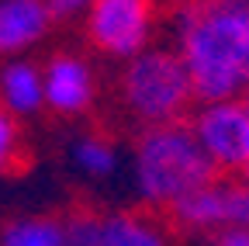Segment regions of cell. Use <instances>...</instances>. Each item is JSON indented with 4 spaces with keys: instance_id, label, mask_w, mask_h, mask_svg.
<instances>
[{
    "instance_id": "obj_14",
    "label": "cell",
    "mask_w": 249,
    "mask_h": 246,
    "mask_svg": "<svg viewBox=\"0 0 249 246\" xmlns=\"http://www.w3.org/2000/svg\"><path fill=\"white\" fill-rule=\"evenodd\" d=\"M52 18L59 21H66V18H76V14H87V7L93 4V0H45Z\"/></svg>"
},
{
    "instance_id": "obj_13",
    "label": "cell",
    "mask_w": 249,
    "mask_h": 246,
    "mask_svg": "<svg viewBox=\"0 0 249 246\" xmlns=\"http://www.w3.org/2000/svg\"><path fill=\"white\" fill-rule=\"evenodd\" d=\"M24 160V146H21V129L14 114L0 108V170H14Z\"/></svg>"
},
{
    "instance_id": "obj_9",
    "label": "cell",
    "mask_w": 249,
    "mask_h": 246,
    "mask_svg": "<svg viewBox=\"0 0 249 246\" xmlns=\"http://www.w3.org/2000/svg\"><path fill=\"white\" fill-rule=\"evenodd\" d=\"M52 21L45 0H0V56L38 45Z\"/></svg>"
},
{
    "instance_id": "obj_11",
    "label": "cell",
    "mask_w": 249,
    "mask_h": 246,
    "mask_svg": "<svg viewBox=\"0 0 249 246\" xmlns=\"http://www.w3.org/2000/svg\"><path fill=\"white\" fill-rule=\"evenodd\" d=\"M70 160H73V167H76L83 177H90V180H107V177H114L118 167H121L118 146H114L111 139H104V135H80V139L73 142V149H70Z\"/></svg>"
},
{
    "instance_id": "obj_10",
    "label": "cell",
    "mask_w": 249,
    "mask_h": 246,
    "mask_svg": "<svg viewBox=\"0 0 249 246\" xmlns=\"http://www.w3.org/2000/svg\"><path fill=\"white\" fill-rule=\"evenodd\" d=\"M45 104L42 70L35 63H11L0 70V108L7 114H35Z\"/></svg>"
},
{
    "instance_id": "obj_16",
    "label": "cell",
    "mask_w": 249,
    "mask_h": 246,
    "mask_svg": "<svg viewBox=\"0 0 249 246\" xmlns=\"http://www.w3.org/2000/svg\"><path fill=\"white\" fill-rule=\"evenodd\" d=\"M170 7H177V11H187V7H197V4H204V0H166Z\"/></svg>"
},
{
    "instance_id": "obj_8",
    "label": "cell",
    "mask_w": 249,
    "mask_h": 246,
    "mask_svg": "<svg viewBox=\"0 0 249 246\" xmlns=\"http://www.w3.org/2000/svg\"><path fill=\"white\" fill-rule=\"evenodd\" d=\"M42 87H45V108L62 118L87 114L97 101V73L76 52H55L42 66Z\"/></svg>"
},
{
    "instance_id": "obj_18",
    "label": "cell",
    "mask_w": 249,
    "mask_h": 246,
    "mask_svg": "<svg viewBox=\"0 0 249 246\" xmlns=\"http://www.w3.org/2000/svg\"><path fill=\"white\" fill-rule=\"evenodd\" d=\"M242 104H246V111H249V94H246V97H242Z\"/></svg>"
},
{
    "instance_id": "obj_12",
    "label": "cell",
    "mask_w": 249,
    "mask_h": 246,
    "mask_svg": "<svg viewBox=\"0 0 249 246\" xmlns=\"http://www.w3.org/2000/svg\"><path fill=\"white\" fill-rule=\"evenodd\" d=\"M0 246H70L66 226L55 219H21L0 232Z\"/></svg>"
},
{
    "instance_id": "obj_6",
    "label": "cell",
    "mask_w": 249,
    "mask_h": 246,
    "mask_svg": "<svg viewBox=\"0 0 249 246\" xmlns=\"http://www.w3.org/2000/svg\"><path fill=\"white\" fill-rule=\"evenodd\" d=\"M170 219L194 236H218L229 229H249V188L242 180H211L170 208Z\"/></svg>"
},
{
    "instance_id": "obj_17",
    "label": "cell",
    "mask_w": 249,
    "mask_h": 246,
    "mask_svg": "<svg viewBox=\"0 0 249 246\" xmlns=\"http://www.w3.org/2000/svg\"><path fill=\"white\" fill-rule=\"evenodd\" d=\"M242 184H246V188H249V167L242 170Z\"/></svg>"
},
{
    "instance_id": "obj_15",
    "label": "cell",
    "mask_w": 249,
    "mask_h": 246,
    "mask_svg": "<svg viewBox=\"0 0 249 246\" xmlns=\"http://www.w3.org/2000/svg\"><path fill=\"white\" fill-rule=\"evenodd\" d=\"M214 246H249V229H229V232H218Z\"/></svg>"
},
{
    "instance_id": "obj_4",
    "label": "cell",
    "mask_w": 249,
    "mask_h": 246,
    "mask_svg": "<svg viewBox=\"0 0 249 246\" xmlns=\"http://www.w3.org/2000/svg\"><path fill=\"white\" fill-rule=\"evenodd\" d=\"M83 18L87 42L107 59L128 63L156 35V0H93Z\"/></svg>"
},
{
    "instance_id": "obj_5",
    "label": "cell",
    "mask_w": 249,
    "mask_h": 246,
    "mask_svg": "<svg viewBox=\"0 0 249 246\" xmlns=\"http://www.w3.org/2000/svg\"><path fill=\"white\" fill-rule=\"evenodd\" d=\"M191 132L214 173H242L249 167V111L242 101H208L194 111Z\"/></svg>"
},
{
    "instance_id": "obj_1",
    "label": "cell",
    "mask_w": 249,
    "mask_h": 246,
    "mask_svg": "<svg viewBox=\"0 0 249 246\" xmlns=\"http://www.w3.org/2000/svg\"><path fill=\"white\" fill-rule=\"evenodd\" d=\"M173 32L194 101H242L249 94V0H204L177 14Z\"/></svg>"
},
{
    "instance_id": "obj_2",
    "label": "cell",
    "mask_w": 249,
    "mask_h": 246,
    "mask_svg": "<svg viewBox=\"0 0 249 246\" xmlns=\"http://www.w3.org/2000/svg\"><path fill=\"white\" fill-rule=\"evenodd\" d=\"M214 180V170L201 152L191 125H152L135 135L132 146V188L145 208H173L187 194Z\"/></svg>"
},
{
    "instance_id": "obj_3",
    "label": "cell",
    "mask_w": 249,
    "mask_h": 246,
    "mask_svg": "<svg viewBox=\"0 0 249 246\" xmlns=\"http://www.w3.org/2000/svg\"><path fill=\"white\" fill-rule=\"evenodd\" d=\"M118 97L132 121H139L142 129H152L180 121L187 108L194 104V87L177 49L149 45L145 52L124 63L118 76Z\"/></svg>"
},
{
    "instance_id": "obj_7",
    "label": "cell",
    "mask_w": 249,
    "mask_h": 246,
    "mask_svg": "<svg viewBox=\"0 0 249 246\" xmlns=\"http://www.w3.org/2000/svg\"><path fill=\"white\" fill-rule=\"evenodd\" d=\"M70 246H170V232L145 211H76L70 215Z\"/></svg>"
}]
</instances>
